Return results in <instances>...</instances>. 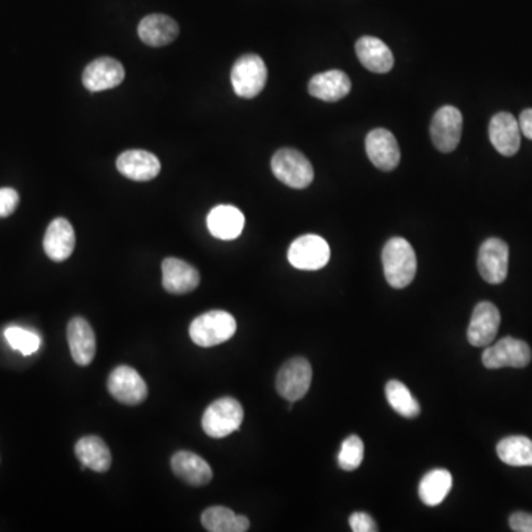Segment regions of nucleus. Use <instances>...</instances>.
<instances>
[{"label": "nucleus", "mask_w": 532, "mask_h": 532, "mask_svg": "<svg viewBox=\"0 0 532 532\" xmlns=\"http://www.w3.org/2000/svg\"><path fill=\"white\" fill-rule=\"evenodd\" d=\"M384 279L393 288L410 286L417 272V258L408 241L395 236L386 243L382 253Z\"/></svg>", "instance_id": "1"}, {"label": "nucleus", "mask_w": 532, "mask_h": 532, "mask_svg": "<svg viewBox=\"0 0 532 532\" xmlns=\"http://www.w3.org/2000/svg\"><path fill=\"white\" fill-rule=\"evenodd\" d=\"M236 331V318L227 311H210L195 318L190 325V338L200 348L218 347L228 342Z\"/></svg>", "instance_id": "2"}, {"label": "nucleus", "mask_w": 532, "mask_h": 532, "mask_svg": "<svg viewBox=\"0 0 532 532\" xmlns=\"http://www.w3.org/2000/svg\"><path fill=\"white\" fill-rule=\"evenodd\" d=\"M245 420V410L240 402L231 397H224L207 407L202 426L210 438H225L238 431Z\"/></svg>", "instance_id": "3"}, {"label": "nucleus", "mask_w": 532, "mask_h": 532, "mask_svg": "<svg viewBox=\"0 0 532 532\" xmlns=\"http://www.w3.org/2000/svg\"><path fill=\"white\" fill-rule=\"evenodd\" d=\"M270 167L275 177L286 185L302 190L313 181V169L311 161L293 148H281L275 152Z\"/></svg>", "instance_id": "4"}, {"label": "nucleus", "mask_w": 532, "mask_h": 532, "mask_svg": "<svg viewBox=\"0 0 532 532\" xmlns=\"http://www.w3.org/2000/svg\"><path fill=\"white\" fill-rule=\"evenodd\" d=\"M268 79V70L261 56L245 54L236 59L231 70L234 92L240 98L258 97L262 92Z\"/></svg>", "instance_id": "5"}, {"label": "nucleus", "mask_w": 532, "mask_h": 532, "mask_svg": "<svg viewBox=\"0 0 532 532\" xmlns=\"http://www.w3.org/2000/svg\"><path fill=\"white\" fill-rule=\"evenodd\" d=\"M531 356L528 343L515 338H504L493 347H486L482 354V364L490 370L504 367L524 368L531 363Z\"/></svg>", "instance_id": "6"}, {"label": "nucleus", "mask_w": 532, "mask_h": 532, "mask_svg": "<svg viewBox=\"0 0 532 532\" xmlns=\"http://www.w3.org/2000/svg\"><path fill=\"white\" fill-rule=\"evenodd\" d=\"M313 382V367L308 359L292 358L279 368L277 390L290 402L299 401L308 393Z\"/></svg>", "instance_id": "7"}, {"label": "nucleus", "mask_w": 532, "mask_h": 532, "mask_svg": "<svg viewBox=\"0 0 532 532\" xmlns=\"http://www.w3.org/2000/svg\"><path fill=\"white\" fill-rule=\"evenodd\" d=\"M108 392L124 406H140L147 399L148 388L140 373L127 365H120L108 377Z\"/></svg>", "instance_id": "8"}, {"label": "nucleus", "mask_w": 532, "mask_h": 532, "mask_svg": "<svg viewBox=\"0 0 532 532\" xmlns=\"http://www.w3.org/2000/svg\"><path fill=\"white\" fill-rule=\"evenodd\" d=\"M287 258L297 270H322L329 263L330 247L322 236L308 234L293 241Z\"/></svg>", "instance_id": "9"}, {"label": "nucleus", "mask_w": 532, "mask_h": 532, "mask_svg": "<svg viewBox=\"0 0 532 532\" xmlns=\"http://www.w3.org/2000/svg\"><path fill=\"white\" fill-rule=\"evenodd\" d=\"M463 116L456 107H441L432 118L431 136L441 152H451L456 150L461 140Z\"/></svg>", "instance_id": "10"}, {"label": "nucleus", "mask_w": 532, "mask_h": 532, "mask_svg": "<svg viewBox=\"0 0 532 532\" xmlns=\"http://www.w3.org/2000/svg\"><path fill=\"white\" fill-rule=\"evenodd\" d=\"M477 270L486 283H502L509 270V245L500 238L484 241L477 254Z\"/></svg>", "instance_id": "11"}, {"label": "nucleus", "mask_w": 532, "mask_h": 532, "mask_svg": "<svg viewBox=\"0 0 532 532\" xmlns=\"http://www.w3.org/2000/svg\"><path fill=\"white\" fill-rule=\"evenodd\" d=\"M500 322H502V315L495 305L491 302L477 304L473 309L469 329H468V340L470 345L476 348L490 347L499 333Z\"/></svg>", "instance_id": "12"}, {"label": "nucleus", "mask_w": 532, "mask_h": 532, "mask_svg": "<svg viewBox=\"0 0 532 532\" xmlns=\"http://www.w3.org/2000/svg\"><path fill=\"white\" fill-rule=\"evenodd\" d=\"M365 151L377 169L390 172L399 165L401 151L397 138L386 129H374L365 138Z\"/></svg>", "instance_id": "13"}, {"label": "nucleus", "mask_w": 532, "mask_h": 532, "mask_svg": "<svg viewBox=\"0 0 532 532\" xmlns=\"http://www.w3.org/2000/svg\"><path fill=\"white\" fill-rule=\"evenodd\" d=\"M82 81L90 92H101L116 88L124 81V68L117 59L102 56L89 64Z\"/></svg>", "instance_id": "14"}, {"label": "nucleus", "mask_w": 532, "mask_h": 532, "mask_svg": "<svg viewBox=\"0 0 532 532\" xmlns=\"http://www.w3.org/2000/svg\"><path fill=\"white\" fill-rule=\"evenodd\" d=\"M76 247V234L73 225L64 218H56L47 227L43 238V249L54 262H64L72 256Z\"/></svg>", "instance_id": "15"}, {"label": "nucleus", "mask_w": 532, "mask_h": 532, "mask_svg": "<svg viewBox=\"0 0 532 532\" xmlns=\"http://www.w3.org/2000/svg\"><path fill=\"white\" fill-rule=\"evenodd\" d=\"M163 287L172 295H185L199 287L200 272L194 266L176 258H167L161 263Z\"/></svg>", "instance_id": "16"}, {"label": "nucleus", "mask_w": 532, "mask_h": 532, "mask_svg": "<svg viewBox=\"0 0 532 532\" xmlns=\"http://www.w3.org/2000/svg\"><path fill=\"white\" fill-rule=\"evenodd\" d=\"M118 172L132 181H151L160 174L161 165L151 152L144 150H129L117 157L116 161Z\"/></svg>", "instance_id": "17"}, {"label": "nucleus", "mask_w": 532, "mask_h": 532, "mask_svg": "<svg viewBox=\"0 0 532 532\" xmlns=\"http://www.w3.org/2000/svg\"><path fill=\"white\" fill-rule=\"evenodd\" d=\"M67 340L74 363L89 365L97 354V339L85 318L74 317L67 325Z\"/></svg>", "instance_id": "18"}, {"label": "nucleus", "mask_w": 532, "mask_h": 532, "mask_svg": "<svg viewBox=\"0 0 532 532\" xmlns=\"http://www.w3.org/2000/svg\"><path fill=\"white\" fill-rule=\"evenodd\" d=\"M491 144L502 156H515L520 147L519 122L511 113H499L491 118Z\"/></svg>", "instance_id": "19"}, {"label": "nucleus", "mask_w": 532, "mask_h": 532, "mask_svg": "<svg viewBox=\"0 0 532 532\" xmlns=\"http://www.w3.org/2000/svg\"><path fill=\"white\" fill-rule=\"evenodd\" d=\"M351 79L340 70L315 74L308 85L309 93L325 102L340 101L351 92Z\"/></svg>", "instance_id": "20"}, {"label": "nucleus", "mask_w": 532, "mask_h": 532, "mask_svg": "<svg viewBox=\"0 0 532 532\" xmlns=\"http://www.w3.org/2000/svg\"><path fill=\"white\" fill-rule=\"evenodd\" d=\"M355 52L364 67L370 72L384 74L392 70V51L381 39L364 36L355 45Z\"/></svg>", "instance_id": "21"}, {"label": "nucleus", "mask_w": 532, "mask_h": 532, "mask_svg": "<svg viewBox=\"0 0 532 532\" xmlns=\"http://www.w3.org/2000/svg\"><path fill=\"white\" fill-rule=\"evenodd\" d=\"M172 470L191 486L207 485L213 477L211 468L203 457L190 451H179L172 457Z\"/></svg>", "instance_id": "22"}, {"label": "nucleus", "mask_w": 532, "mask_h": 532, "mask_svg": "<svg viewBox=\"0 0 532 532\" xmlns=\"http://www.w3.org/2000/svg\"><path fill=\"white\" fill-rule=\"evenodd\" d=\"M138 34L141 40L148 47H166L177 38L179 27L174 18L163 13H151L140 22Z\"/></svg>", "instance_id": "23"}, {"label": "nucleus", "mask_w": 532, "mask_h": 532, "mask_svg": "<svg viewBox=\"0 0 532 532\" xmlns=\"http://www.w3.org/2000/svg\"><path fill=\"white\" fill-rule=\"evenodd\" d=\"M207 228L219 240H236L245 228V215L236 207L222 204L207 216Z\"/></svg>", "instance_id": "24"}, {"label": "nucleus", "mask_w": 532, "mask_h": 532, "mask_svg": "<svg viewBox=\"0 0 532 532\" xmlns=\"http://www.w3.org/2000/svg\"><path fill=\"white\" fill-rule=\"evenodd\" d=\"M77 459L81 461L82 469H90L93 472L104 473L111 468V452L107 443L99 436L90 435L77 441Z\"/></svg>", "instance_id": "25"}, {"label": "nucleus", "mask_w": 532, "mask_h": 532, "mask_svg": "<svg viewBox=\"0 0 532 532\" xmlns=\"http://www.w3.org/2000/svg\"><path fill=\"white\" fill-rule=\"evenodd\" d=\"M204 529L210 532L249 531L250 522L245 516L236 515L228 507H209L202 515Z\"/></svg>", "instance_id": "26"}, {"label": "nucleus", "mask_w": 532, "mask_h": 532, "mask_svg": "<svg viewBox=\"0 0 532 532\" xmlns=\"http://www.w3.org/2000/svg\"><path fill=\"white\" fill-rule=\"evenodd\" d=\"M451 473L435 469L426 473L418 485V497L426 506H438L451 491Z\"/></svg>", "instance_id": "27"}, {"label": "nucleus", "mask_w": 532, "mask_h": 532, "mask_svg": "<svg viewBox=\"0 0 532 532\" xmlns=\"http://www.w3.org/2000/svg\"><path fill=\"white\" fill-rule=\"evenodd\" d=\"M500 460L513 468L532 466V440L527 436H507L497 443Z\"/></svg>", "instance_id": "28"}, {"label": "nucleus", "mask_w": 532, "mask_h": 532, "mask_svg": "<svg viewBox=\"0 0 532 532\" xmlns=\"http://www.w3.org/2000/svg\"><path fill=\"white\" fill-rule=\"evenodd\" d=\"M386 399L389 406L406 418H416L420 414V404L413 397L410 389L399 381H390L386 384Z\"/></svg>", "instance_id": "29"}, {"label": "nucleus", "mask_w": 532, "mask_h": 532, "mask_svg": "<svg viewBox=\"0 0 532 532\" xmlns=\"http://www.w3.org/2000/svg\"><path fill=\"white\" fill-rule=\"evenodd\" d=\"M6 342L11 345L15 351L21 352L22 355H33L40 348V338L30 330L21 329V327H9L4 331Z\"/></svg>", "instance_id": "30"}, {"label": "nucleus", "mask_w": 532, "mask_h": 532, "mask_svg": "<svg viewBox=\"0 0 532 532\" xmlns=\"http://www.w3.org/2000/svg\"><path fill=\"white\" fill-rule=\"evenodd\" d=\"M364 460V443L361 438L356 435H351L347 440L343 441L340 452H339L338 461L339 466L343 470L358 469Z\"/></svg>", "instance_id": "31"}, {"label": "nucleus", "mask_w": 532, "mask_h": 532, "mask_svg": "<svg viewBox=\"0 0 532 532\" xmlns=\"http://www.w3.org/2000/svg\"><path fill=\"white\" fill-rule=\"evenodd\" d=\"M20 195L13 188H0V218H8L17 210Z\"/></svg>", "instance_id": "32"}, {"label": "nucleus", "mask_w": 532, "mask_h": 532, "mask_svg": "<svg viewBox=\"0 0 532 532\" xmlns=\"http://www.w3.org/2000/svg\"><path fill=\"white\" fill-rule=\"evenodd\" d=\"M349 525L354 532H374L377 531V525L372 516L367 513H352L349 518Z\"/></svg>", "instance_id": "33"}, {"label": "nucleus", "mask_w": 532, "mask_h": 532, "mask_svg": "<svg viewBox=\"0 0 532 532\" xmlns=\"http://www.w3.org/2000/svg\"><path fill=\"white\" fill-rule=\"evenodd\" d=\"M511 531L532 532V515L527 511H515L509 519Z\"/></svg>", "instance_id": "34"}, {"label": "nucleus", "mask_w": 532, "mask_h": 532, "mask_svg": "<svg viewBox=\"0 0 532 532\" xmlns=\"http://www.w3.org/2000/svg\"><path fill=\"white\" fill-rule=\"evenodd\" d=\"M520 133H524L528 140H532V108L520 113L519 120Z\"/></svg>", "instance_id": "35"}]
</instances>
